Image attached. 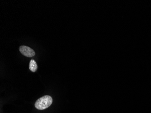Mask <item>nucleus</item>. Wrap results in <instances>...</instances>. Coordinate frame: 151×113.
Wrapping results in <instances>:
<instances>
[{"label":"nucleus","instance_id":"obj_1","mask_svg":"<svg viewBox=\"0 0 151 113\" xmlns=\"http://www.w3.org/2000/svg\"><path fill=\"white\" fill-rule=\"evenodd\" d=\"M52 103V98L47 95L40 98L35 102V107L39 110H44L49 107Z\"/></svg>","mask_w":151,"mask_h":113},{"label":"nucleus","instance_id":"obj_2","mask_svg":"<svg viewBox=\"0 0 151 113\" xmlns=\"http://www.w3.org/2000/svg\"><path fill=\"white\" fill-rule=\"evenodd\" d=\"M19 50L22 54L27 57H32L35 54V52L33 49L26 46H21Z\"/></svg>","mask_w":151,"mask_h":113},{"label":"nucleus","instance_id":"obj_3","mask_svg":"<svg viewBox=\"0 0 151 113\" xmlns=\"http://www.w3.org/2000/svg\"><path fill=\"white\" fill-rule=\"evenodd\" d=\"M29 68L31 72H35L38 69L37 63L34 59L30 60L29 64Z\"/></svg>","mask_w":151,"mask_h":113}]
</instances>
